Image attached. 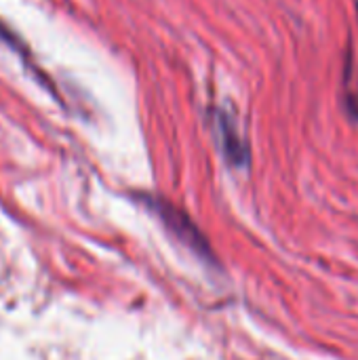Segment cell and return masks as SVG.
<instances>
[{
	"instance_id": "obj_2",
	"label": "cell",
	"mask_w": 358,
	"mask_h": 360,
	"mask_svg": "<svg viewBox=\"0 0 358 360\" xmlns=\"http://www.w3.org/2000/svg\"><path fill=\"white\" fill-rule=\"evenodd\" d=\"M215 118H217V131H219L222 152H224L226 160L232 167H245L249 162V150H247V143L238 131L234 114L219 110Z\"/></svg>"
},
{
	"instance_id": "obj_1",
	"label": "cell",
	"mask_w": 358,
	"mask_h": 360,
	"mask_svg": "<svg viewBox=\"0 0 358 360\" xmlns=\"http://www.w3.org/2000/svg\"><path fill=\"white\" fill-rule=\"evenodd\" d=\"M158 213H160L162 224L169 228V232H171L177 240H181L186 247H190L196 255L211 259L207 238L198 232L196 224H194L186 213H181L175 205H169V202L158 205Z\"/></svg>"
},
{
	"instance_id": "obj_3",
	"label": "cell",
	"mask_w": 358,
	"mask_h": 360,
	"mask_svg": "<svg viewBox=\"0 0 358 360\" xmlns=\"http://www.w3.org/2000/svg\"><path fill=\"white\" fill-rule=\"evenodd\" d=\"M348 110L358 120V97H354V95H350V99H348Z\"/></svg>"
}]
</instances>
